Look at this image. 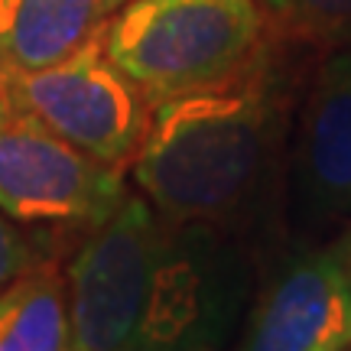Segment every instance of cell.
<instances>
[{"mask_svg":"<svg viewBox=\"0 0 351 351\" xmlns=\"http://www.w3.org/2000/svg\"><path fill=\"white\" fill-rule=\"evenodd\" d=\"M127 169L72 147L0 88V212L52 257V238L78 241L127 199Z\"/></svg>","mask_w":351,"mask_h":351,"instance_id":"277c9868","label":"cell"},{"mask_svg":"<svg viewBox=\"0 0 351 351\" xmlns=\"http://www.w3.org/2000/svg\"><path fill=\"white\" fill-rule=\"evenodd\" d=\"M332 241H335V247H339V257H341V263H345V270H348V283H351V221L341 228Z\"/></svg>","mask_w":351,"mask_h":351,"instance_id":"4fadbf2b","label":"cell"},{"mask_svg":"<svg viewBox=\"0 0 351 351\" xmlns=\"http://www.w3.org/2000/svg\"><path fill=\"white\" fill-rule=\"evenodd\" d=\"M263 261L225 228L166 221L130 351H215L244 322Z\"/></svg>","mask_w":351,"mask_h":351,"instance_id":"3957f363","label":"cell"},{"mask_svg":"<svg viewBox=\"0 0 351 351\" xmlns=\"http://www.w3.org/2000/svg\"><path fill=\"white\" fill-rule=\"evenodd\" d=\"M280 218L283 244L328 241L351 221V46L319 52L302 85Z\"/></svg>","mask_w":351,"mask_h":351,"instance_id":"5b68a950","label":"cell"},{"mask_svg":"<svg viewBox=\"0 0 351 351\" xmlns=\"http://www.w3.org/2000/svg\"><path fill=\"white\" fill-rule=\"evenodd\" d=\"M166 218L127 192L111 218L75 241L62 267L69 351H130Z\"/></svg>","mask_w":351,"mask_h":351,"instance_id":"8992f818","label":"cell"},{"mask_svg":"<svg viewBox=\"0 0 351 351\" xmlns=\"http://www.w3.org/2000/svg\"><path fill=\"white\" fill-rule=\"evenodd\" d=\"M121 3H124V0H114V7H121Z\"/></svg>","mask_w":351,"mask_h":351,"instance_id":"5bb4252c","label":"cell"},{"mask_svg":"<svg viewBox=\"0 0 351 351\" xmlns=\"http://www.w3.org/2000/svg\"><path fill=\"white\" fill-rule=\"evenodd\" d=\"M315 59L270 29L234 75L153 104L130 163L137 192L166 221L225 228L270 261L283 247L289 127Z\"/></svg>","mask_w":351,"mask_h":351,"instance_id":"6da1fadb","label":"cell"},{"mask_svg":"<svg viewBox=\"0 0 351 351\" xmlns=\"http://www.w3.org/2000/svg\"><path fill=\"white\" fill-rule=\"evenodd\" d=\"M114 0H0V78L39 72L104 29Z\"/></svg>","mask_w":351,"mask_h":351,"instance_id":"9c48e42d","label":"cell"},{"mask_svg":"<svg viewBox=\"0 0 351 351\" xmlns=\"http://www.w3.org/2000/svg\"><path fill=\"white\" fill-rule=\"evenodd\" d=\"M238 351H351V283L335 241L283 244L263 263Z\"/></svg>","mask_w":351,"mask_h":351,"instance_id":"ba28073f","label":"cell"},{"mask_svg":"<svg viewBox=\"0 0 351 351\" xmlns=\"http://www.w3.org/2000/svg\"><path fill=\"white\" fill-rule=\"evenodd\" d=\"M46 257L49 254L43 251L23 228L0 212V289L10 287L16 276L26 274L33 263L46 261Z\"/></svg>","mask_w":351,"mask_h":351,"instance_id":"7c38bea8","label":"cell"},{"mask_svg":"<svg viewBox=\"0 0 351 351\" xmlns=\"http://www.w3.org/2000/svg\"><path fill=\"white\" fill-rule=\"evenodd\" d=\"M267 26L315 52L351 46V0H257Z\"/></svg>","mask_w":351,"mask_h":351,"instance_id":"8fae6325","label":"cell"},{"mask_svg":"<svg viewBox=\"0 0 351 351\" xmlns=\"http://www.w3.org/2000/svg\"><path fill=\"white\" fill-rule=\"evenodd\" d=\"M43 124L101 163L130 169L150 127V98L108 59L101 33L39 72L0 78Z\"/></svg>","mask_w":351,"mask_h":351,"instance_id":"52a82bcc","label":"cell"},{"mask_svg":"<svg viewBox=\"0 0 351 351\" xmlns=\"http://www.w3.org/2000/svg\"><path fill=\"white\" fill-rule=\"evenodd\" d=\"M0 351H69L65 274L56 257L0 289Z\"/></svg>","mask_w":351,"mask_h":351,"instance_id":"30bf717a","label":"cell"},{"mask_svg":"<svg viewBox=\"0 0 351 351\" xmlns=\"http://www.w3.org/2000/svg\"><path fill=\"white\" fill-rule=\"evenodd\" d=\"M267 36L257 0H124L101 29V46L160 104L234 75Z\"/></svg>","mask_w":351,"mask_h":351,"instance_id":"7a4b0ae2","label":"cell"}]
</instances>
